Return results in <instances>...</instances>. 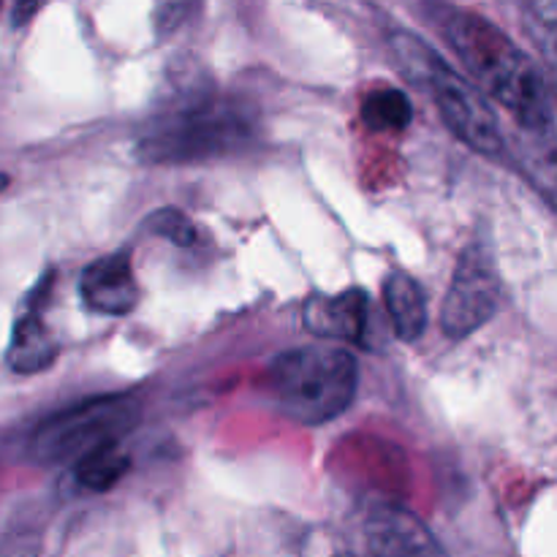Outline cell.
Returning <instances> with one entry per match:
<instances>
[{
	"mask_svg": "<svg viewBox=\"0 0 557 557\" xmlns=\"http://www.w3.org/2000/svg\"><path fill=\"white\" fill-rule=\"evenodd\" d=\"M54 354H58V348H54L52 335H49L41 315L36 313V305H30V308L16 319L14 330H11L9 348H5V364H9L14 373L30 375L49 368Z\"/></svg>",
	"mask_w": 557,
	"mask_h": 557,
	"instance_id": "obj_9",
	"label": "cell"
},
{
	"mask_svg": "<svg viewBox=\"0 0 557 557\" xmlns=\"http://www.w3.org/2000/svg\"><path fill=\"white\" fill-rule=\"evenodd\" d=\"M441 33L473 79L520 131L542 134L555 128L553 90L531 58L500 27L471 11H446Z\"/></svg>",
	"mask_w": 557,
	"mask_h": 557,
	"instance_id": "obj_1",
	"label": "cell"
},
{
	"mask_svg": "<svg viewBox=\"0 0 557 557\" xmlns=\"http://www.w3.org/2000/svg\"><path fill=\"white\" fill-rule=\"evenodd\" d=\"M498 305L500 281L493 250L482 239H473L457 259L451 286L441 308V330L449 341H466L498 313Z\"/></svg>",
	"mask_w": 557,
	"mask_h": 557,
	"instance_id": "obj_6",
	"label": "cell"
},
{
	"mask_svg": "<svg viewBox=\"0 0 557 557\" xmlns=\"http://www.w3.org/2000/svg\"><path fill=\"white\" fill-rule=\"evenodd\" d=\"M131 457L120 441L103 444L74 462V479L90 493H109L128 473Z\"/></svg>",
	"mask_w": 557,
	"mask_h": 557,
	"instance_id": "obj_12",
	"label": "cell"
},
{
	"mask_svg": "<svg viewBox=\"0 0 557 557\" xmlns=\"http://www.w3.org/2000/svg\"><path fill=\"white\" fill-rule=\"evenodd\" d=\"M141 406L131 395H103L69 406L44 419L30 435L27 451L41 466L76 462L92 449L123 441L139 424Z\"/></svg>",
	"mask_w": 557,
	"mask_h": 557,
	"instance_id": "obj_5",
	"label": "cell"
},
{
	"mask_svg": "<svg viewBox=\"0 0 557 557\" xmlns=\"http://www.w3.org/2000/svg\"><path fill=\"white\" fill-rule=\"evenodd\" d=\"M305 326L321 341L362 346L370 324V299L362 288H346L330 297H313L305 305Z\"/></svg>",
	"mask_w": 557,
	"mask_h": 557,
	"instance_id": "obj_8",
	"label": "cell"
},
{
	"mask_svg": "<svg viewBox=\"0 0 557 557\" xmlns=\"http://www.w3.org/2000/svg\"><path fill=\"white\" fill-rule=\"evenodd\" d=\"M389 44L403 74L435 98L446 128L479 156L500 158L506 141L498 114L487 101V92L473 82L462 79L430 44H424L413 33L397 30Z\"/></svg>",
	"mask_w": 557,
	"mask_h": 557,
	"instance_id": "obj_3",
	"label": "cell"
},
{
	"mask_svg": "<svg viewBox=\"0 0 557 557\" xmlns=\"http://www.w3.org/2000/svg\"><path fill=\"white\" fill-rule=\"evenodd\" d=\"M41 539L30 528H9L3 539V557H38Z\"/></svg>",
	"mask_w": 557,
	"mask_h": 557,
	"instance_id": "obj_16",
	"label": "cell"
},
{
	"mask_svg": "<svg viewBox=\"0 0 557 557\" xmlns=\"http://www.w3.org/2000/svg\"><path fill=\"white\" fill-rule=\"evenodd\" d=\"M430 557H446L444 553H438V555H430Z\"/></svg>",
	"mask_w": 557,
	"mask_h": 557,
	"instance_id": "obj_19",
	"label": "cell"
},
{
	"mask_svg": "<svg viewBox=\"0 0 557 557\" xmlns=\"http://www.w3.org/2000/svg\"><path fill=\"white\" fill-rule=\"evenodd\" d=\"M533 36H536L539 49L547 58V71H549V90L557 98V20L549 16H539L536 27H533Z\"/></svg>",
	"mask_w": 557,
	"mask_h": 557,
	"instance_id": "obj_15",
	"label": "cell"
},
{
	"mask_svg": "<svg viewBox=\"0 0 557 557\" xmlns=\"http://www.w3.org/2000/svg\"><path fill=\"white\" fill-rule=\"evenodd\" d=\"M44 3H47V0H14V11H11V22H14V27L27 25V22L38 14V9H41Z\"/></svg>",
	"mask_w": 557,
	"mask_h": 557,
	"instance_id": "obj_18",
	"label": "cell"
},
{
	"mask_svg": "<svg viewBox=\"0 0 557 557\" xmlns=\"http://www.w3.org/2000/svg\"><path fill=\"white\" fill-rule=\"evenodd\" d=\"M190 11V0H156V30L158 36L177 30Z\"/></svg>",
	"mask_w": 557,
	"mask_h": 557,
	"instance_id": "obj_17",
	"label": "cell"
},
{
	"mask_svg": "<svg viewBox=\"0 0 557 557\" xmlns=\"http://www.w3.org/2000/svg\"><path fill=\"white\" fill-rule=\"evenodd\" d=\"M79 294L87 310L101 315H128L139 302L134 267L128 253H109L82 270Z\"/></svg>",
	"mask_w": 557,
	"mask_h": 557,
	"instance_id": "obj_7",
	"label": "cell"
},
{
	"mask_svg": "<svg viewBox=\"0 0 557 557\" xmlns=\"http://www.w3.org/2000/svg\"><path fill=\"white\" fill-rule=\"evenodd\" d=\"M517 156L528 180L557 207V128L542 134L522 131L517 136Z\"/></svg>",
	"mask_w": 557,
	"mask_h": 557,
	"instance_id": "obj_11",
	"label": "cell"
},
{
	"mask_svg": "<svg viewBox=\"0 0 557 557\" xmlns=\"http://www.w3.org/2000/svg\"><path fill=\"white\" fill-rule=\"evenodd\" d=\"M362 120L373 131H403L413 120V107L403 90L381 87L364 98Z\"/></svg>",
	"mask_w": 557,
	"mask_h": 557,
	"instance_id": "obj_13",
	"label": "cell"
},
{
	"mask_svg": "<svg viewBox=\"0 0 557 557\" xmlns=\"http://www.w3.org/2000/svg\"><path fill=\"white\" fill-rule=\"evenodd\" d=\"M384 302L395 335L403 343H417L428 330V297L422 286L406 272H392L384 281Z\"/></svg>",
	"mask_w": 557,
	"mask_h": 557,
	"instance_id": "obj_10",
	"label": "cell"
},
{
	"mask_svg": "<svg viewBox=\"0 0 557 557\" xmlns=\"http://www.w3.org/2000/svg\"><path fill=\"white\" fill-rule=\"evenodd\" d=\"M253 123L243 107L207 92L180 96L147 125L136 141V158L152 166L194 163L248 145Z\"/></svg>",
	"mask_w": 557,
	"mask_h": 557,
	"instance_id": "obj_2",
	"label": "cell"
},
{
	"mask_svg": "<svg viewBox=\"0 0 557 557\" xmlns=\"http://www.w3.org/2000/svg\"><path fill=\"white\" fill-rule=\"evenodd\" d=\"M359 368L348 348L332 343L294 348L272 362L267 386L277 408L299 424H326L357 397Z\"/></svg>",
	"mask_w": 557,
	"mask_h": 557,
	"instance_id": "obj_4",
	"label": "cell"
},
{
	"mask_svg": "<svg viewBox=\"0 0 557 557\" xmlns=\"http://www.w3.org/2000/svg\"><path fill=\"white\" fill-rule=\"evenodd\" d=\"M337 557H357V555H337Z\"/></svg>",
	"mask_w": 557,
	"mask_h": 557,
	"instance_id": "obj_20",
	"label": "cell"
},
{
	"mask_svg": "<svg viewBox=\"0 0 557 557\" xmlns=\"http://www.w3.org/2000/svg\"><path fill=\"white\" fill-rule=\"evenodd\" d=\"M156 237L169 239L177 248H188V245L196 243V226L185 212L174 210V207H166V210H158L147 218L145 223Z\"/></svg>",
	"mask_w": 557,
	"mask_h": 557,
	"instance_id": "obj_14",
	"label": "cell"
}]
</instances>
